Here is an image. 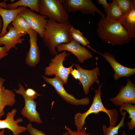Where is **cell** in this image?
I'll return each mask as SVG.
<instances>
[{
    "label": "cell",
    "instance_id": "cell-1",
    "mask_svg": "<svg viewBox=\"0 0 135 135\" xmlns=\"http://www.w3.org/2000/svg\"><path fill=\"white\" fill-rule=\"evenodd\" d=\"M72 26L70 21L59 23L54 20L48 19L43 37V42L49 50L51 54L55 56L58 52L55 48L61 44H68L72 40L70 34Z\"/></svg>",
    "mask_w": 135,
    "mask_h": 135
},
{
    "label": "cell",
    "instance_id": "cell-2",
    "mask_svg": "<svg viewBox=\"0 0 135 135\" xmlns=\"http://www.w3.org/2000/svg\"><path fill=\"white\" fill-rule=\"evenodd\" d=\"M106 17H102L98 24L97 32L101 39L113 46L122 45L132 41L120 23L109 21Z\"/></svg>",
    "mask_w": 135,
    "mask_h": 135
},
{
    "label": "cell",
    "instance_id": "cell-3",
    "mask_svg": "<svg viewBox=\"0 0 135 135\" xmlns=\"http://www.w3.org/2000/svg\"><path fill=\"white\" fill-rule=\"evenodd\" d=\"M102 84V83L101 85H99L98 89L94 90L93 88L95 94L92 104L87 110L83 113L78 112L74 115V123L76 127L77 130H80L83 129L86 122V119L89 115L92 113L96 114L101 112L105 113L108 116L109 126L116 125L119 116L118 112L115 108L108 110L103 105L101 98L102 92L101 88Z\"/></svg>",
    "mask_w": 135,
    "mask_h": 135
},
{
    "label": "cell",
    "instance_id": "cell-4",
    "mask_svg": "<svg viewBox=\"0 0 135 135\" xmlns=\"http://www.w3.org/2000/svg\"><path fill=\"white\" fill-rule=\"evenodd\" d=\"M39 13L60 24L68 21L69 16L64 10L62 0H39Z\"/></svg>",
    "mask_w": 135,
    "mask_h": 135
},
{
    "label": "cell",
    "instance_id": "cell-5",
    "mask_svg": "<svg viewBox=\"0 0 135 135\" xmlns=\"http://www.w3.org/2000/svg\"><path fill=\"white\" fill-rule=\"evenodd\" d=\"M70 54L64 51L58 54L52 58L48 66L44 69L45 76H52L54 75L61 79L64 84H67L69 74L73 69L74 64H72L68 68L64 66V62L66 58Z\"/></svg>",
    "mask_w": 135,
    "mask_h": 135
},
{
    "label": "cell",
    "instance_id": "cell-6",
    "mask_svg": "<svg viewBox=\"0 0 135 135\" xmlns=\"http://www.w3.org/2000/svg\"><path fill=\"white\" fill-rule=\"evenodd\" d=\"M62 2L63 8L68 13L79 11L84 14L94 16L96 12L102 17L106 16L91 0H62Z\"/></svg>",
    "mask_w": 135,
    "mask_h": 135
},
{
    "label": "cell",
    "instance_id": "cell-7",
    "mask_svg": "<svg viewBox=\"0 0 135 135\" xmlns=\"http://www.w3.org/2000/svg\"><path fill=\"white\" fill-rule=\"evenodd\" d=\"M42 76L47 83L54 87L57 93L66 102L76 106H86L89 104L90 100L88 97L77 99L74 96L68 93L64 88L63 81L58 77L55 76L51 78L44 75Z\"/></svg>",
    "mask_w": 135,
    "mask_h": 135
},
{
    "label": "cell",
    "instance_id": "cell-8",
    "mask_svg": "<svg viewBox=\"0 0 135 135\" xmlns=\"http://www.w3.org/2000/svg\"><path fill=\"white\" fill-rule=\"evenodd\" d=\"M18 86V90L14 89V90L16 93L22 95L24 100L25 105L20 111L21 114L30 122L42 123V122L40 118V114L36 109L37 102L26 96L24 93L25 89L19 82Z\"/></svg>",
    "mask_w": 135,
    "mask_h": 135
},
{
    "label": "cell",
    "instance_id": "cell-9",
    "mask_svg": "<svg viewBox=\"0 0 135 135\" xmlns=\"http://www.w3.org/2000/svg\"><path fill=\"white\" fill-rule=\"evenodd\" d=\"M18 14L26 21L31 28L36 31L43 38L47 23V17L37 14L27 8L20 12Z\"/></svg>",
    "mask_w": 135,
    "mask_h": 135
},
{
    "label": "cell",
    "instance_id": "cell-10",
    "mask_svg": "<svg viewBox=\"0 0 135 135\" xmlns=\"http://www.w3.org/2000/svg\"><path fill=\"white\" fill-rule=\"evenodd\" d=\"M115 106H121L124 103L135 104V85L128 78L125 86L120 88L116 96L110 99Z\"/></svg>",
    "mask_w": 135,
    "mask_h": 135
},
{
    "label": "cell",
    "instance_id": "cell-11",
    "mask_svg": "<svg viewBox=\"0 0 135 135\" xmlns=\"http://www.w3.org/2000/svg\"><path fill=\"white\" fill-rule=\"evenodd\" d=\"M76 69L80 73V83L82 84L83 91L86 95L89 92L90 89L95 82L98 85L100 84V81L98 77L100 76V73L99 68L96 66L94 68L91 70H87L83 68L78 64H75Z\"/></svg>",
    "mask_w": 135,
    "mask_h": 135
},
{
    "label": "cell",
    "instance_id": "cell-12",
    "mask_svg": "<svg viewBox=\"0 0 135 135\" xmlns=\"http://www.w3.org/2000/svg\"><path fill=\"white\" fill-rule=\"evenodd\" d=\"M56 48L58 52L64 51L71 52L76 57L78 62L82 63L93 57L92 55L88 50L73 39L70 43L61 44Z\"/></svg>",
    "mask_w": 135,
    "mask_h": 135
},
{
    "label": "cell",
    "instance_id": "cell-13",
    "mask_svg": "<svg viewBox=\"0 0 135 135\" xmlns=\"http://www.w3.org/2000/svg\"><path fill=\"white\" fill-rule=\"evenodd\" d=\"M28 33L29 36L30 48L25 59L26 64L32 67H35L40 62V52L37 44L38 33L32 28Z\"/></svg>",
    "mask_w": 135,
    "mask_h": 135
},
{
    "label": "cell",
    "instance_id": "cell-14",
    "mask_svg": "<svg viewBox=\"0 0 135 135\" xmlns=\"http://www.w3.org/2000/svg\"><path fill=\"white\" fill-rule=\"evenodd\" d=\"M110 64L114 72L113 78L117 80L123 77H129L135 74V68L128 67L122 65L116 60L114 56L107 52L104 54L98 52Z\"/></svg>",
    "mask_w": 135,
    "mask_h": 135
},
{
    "label": "cell",
    "instance_id": "cell-15",
    "mask_svg": "<svg viewBox=\"0 0 135 135\" xmlns=\"http://www.w3.org/2000/svg\"><path fill=\"white\" fill-rule=\"evenodd\" d=\"M8 31L7 33L0 38V46L4 45L5 49L7 52L12 48L17 49L16 45L18 44H22L25 39L21 37L27 34L18 32L12 24L8 26Z\"/></svg>",
    "mask_w": 135,
    "mask_h": 135
},
{
    "label": "cell",
    "instance_id": "cell-16",
    "mask_svg": "<svg viewBox=\"0 0 135 135\" xmlns=\"http://www.w3.org/2000/svg\"><path fill=\"white\" fill-rule=\"evenodd\" d=\"M17 112L16 109L13 108L6 114L5 119L3 120H0V129L8 128L12 131L13 135H19L26 131V127L18 124V123L23 121V119L21 118L16 120L14 119Z\"/></svg>",
    "mask_w": 135,
    "mask_h": 135
},
{
    "label": "cell",
    "instance_id": "cell-17",
    "mask_svg": "<svg viewBox=\"0 0 135 135\" xmlns=\"http://www.w3.org/2000/svg\"><path fill=\"white\" fill-rule=\"evenodd\" d=\"M26 8L25 7L20 6L16 9L8 10L0 6V16L3 23L2 28L0 33V38L7 33V29L9 24L13 22L20 12Z\"/></svg>",
    "mask_w": 135,
    "mask_h": 135
},
{
    "label": "cell",
    "instance_id": "cell-18",
    "mask_svg": "<svg viewBox=\"0 0 135 135\" xmlns=\"http://www.w3.org/2000/svg\"><path fill=\"white\" fill-rule=\"evenodd\" d=\"M120 23L131 38H135V0H132L131 8L125 14Z\"/></svg>",
    "mask_w": 135,
    "mask_h": 135
},
{
    "label": "cell",
    "instance_id": "cell-19",
    "mask_svg": "<svg viewBox=\"0 0 135 135\" xmlns=\"http://www.w3.org/2000/svg\"><path fill=\"white\" fill-rule=\"evenodd\" d=\"M16 95L12 90L6 88L4 86L1 87L0 91V120L5 114V106H12L16 102Z\"/></svg>",
    "mask_w": 135,
    "mask_h": 135
},
{
    "label": "cell",
    "instance_id": "cell-20",
    "mask_svg": "<svg viewBox=\"0 0 135 135\" xmlns=\"http://www.w3.org/2000/svg\"><path fill=\"white\" fill-rule=\"evenodd\" d=\"M106 13V17L108 20L119 23L125 14L114 0L109 3V6Z\"/></svg>",
    "mask_w": 135,
    "mask_h": 135
},
{
    "label": "cell",
    "instance_id": "cell-21",
    "mask_svg": "<svg viewBox=\"0 0 135 135\" xmlns=\"http://www.w3.org/2000/svg\"><path fill=\"white\" fill-rule=\"evenodd\" d=\"M39 1V0H20L7 4V8L8 10H13L17 8L18 6H23L28 7L31 11L38 12Z\"/></svg>",
    "mask_w": 135,
    "mask_h": 135
},
{
    "label": "cell",
    "instance_id": "cell-22",
    "mask_svg": "<svg viewBox=\"0 0 135 135\" xmlns=\"http://www.w3.org/2000/svg\"><path fill=\"white\" fill-rule=\"evenodd\" d=\"M70 32L73 39L77 41L83 46H86L94 52H98L89 45V41L84 36L83 33L78 29H76L72 25L70 28Z\"/></svg>",
    "mask_w": 135,
    "mask_h": 135
},
{
    "label": "cell",
    "instance_id": "cell-23",
    "mask_svg": "<svg viewBox=\"0 0 135 135\" xmlns=\"http://www.w3.org/2000/svg\"><path fill=\"white\" fill-rule=\"evenodd\" d=\"M120 114L122 116L121 119L116 126H109L108 127L105 125H103L102 128L103 132V134L104 135H116L118 134L119 129L122 127H124L125 119L127 112L125 111H120Z\"/></svg>",
    "mask_w": 135,
    "mask_h": 135
},
{
    "label": "cell",
    "instance_id": "cell-24",
    "mask_svg": "<svg viewBox=\"0 0 135 135\" xmlns=\"http://www.w3.org/2000/svg\"><path fill=\"white\" fill-rule=\"evenodd\" d=\"M125 110L129 114L130 121L127 122L129 129L132 130L135 128V106L130 103H124L120 107L119 112Z\"/></svg>",
    "mask_w": 135,
    "mask_h": 135
},
{
    "label": "cell",
    "instance_id": "cell-25",
    "mask_svg": "<svg viewBox=\"0 0 135 135\" xmlns=\"http://www.w3.org/2000/svg\"><path fill=\"white\" fill-rule=\"evenodd\" d=\"M12 25L18 32L27 33L31 28L26 21L18 14L12 22Z\"/></svg>",
    "mask_w": 135,
    "mask_h": 135
},
{
    "label": "cell",
    "instance_id": "cell-26",
    "mask_svg": "<svg viewBox=\"0 0 135 135\" xmlns=\"http://www.w3.org/2000/svg\"><path fill=\"white\" fill-rule=\"evenodd\" d=\"M118 6L124 14L127 13L131 8L132 0H114Z\"/></svg>",
    "mask_w": 135,
    "mask_h": 135
},
{
    "label": "cell",
    "instance_id": "cell-27",
    "mask_svg": "<svg viewBox=\"0 0 135 135\" xmlns=\"http://www.w3.org/2000/svg\"><path fill=\"white\" fill-rule=\"evenodd\" d=\"M65 129L68 133L69 135H90V134L86 132L87 128L86 127H83L80 130L74 131L72 130L66 126H65Z\"/></svg>",
    "mask_w": 135,
    "mask_h": 135
},
{
    "label": "cell",
    "instance_id": "cell-28",
    "mask_svg": "<svg viewBox=\"0 0 135 135\" xmlns=\"http://www.w3.org/2000/svg\"><path fill=\"white\" fill-rule=\"evenodd\" d=\"M26 128L30 135H46L42 131L33 127L31 123L28 124Z\"/></svg>",
    "mask_w": 135,
    "mask_h": 135
},
{
    "label": "cell",
    "instance_id": "cell-29",
    "mask_svg": "<svg viewBox=\"0 0 135 135\" xmlns=\"http://www.w3.org/2000/svg\"><path fill=\"white\" fill-rule=\"evenodd\" d=\"M24 93L27 97L33 100L36 99L39 95L36 91L30 88L25 90Z\"/></svg>",
    "mask_w": 135,
    "mask_h": 135
},
{
    "label": "cell",
    "instance_id": "cell-30",
    "mask_svg": "<svg viewBox=\"0 0 135 135\" xmlns=\"http://www.w3.org/2000/svg\"><path fill=\"white\" fill-rule=\"evenodd\" d=\"M70 74L76 80H78L79 81L80 80V76L79 71L77 69H73L71 72Z\"/></svg>",
    "mask_w": 135,
    "mask_h": 135
},
{
    "label": "cell",
    "instance_id": "cell-31",
    "mask_svg": "<svg viewBox=\"0 0 135 135\" xmlns=\"http://www.w3.org/2000/svg\"><path fill=\"white\" fill-rule=\"evenodd\" d=\"M97 2L99 4L102 5L106 13L109 6V3L106 0H98Z\"/></svg>",
    "mask_w": 135,
    "mask_h": 135
},
{
    "label": "cell",
    "instance_id": "cell-32",
    "mask_svg": "<svg viewBox=\"0 0 135 135\" xmlns=\"http://www.w3.org/2000/svg\"><path fill=\"white\" fill-rule=\"evenodd\" d=\"M8 55L7 52L6 50L4 47L0 46V60L7 56Z\"/></svg>",
    "mask_w": 135,
    "mask_h": 135
},
{
    "label": "cell",
    "instance_id": "cell-33",
    "mask_svg": "<svg viewBox=\"0 0 135 135\" xmlns=\"http://www.w3.org/2000/svg\"><path fill=\"white\" fill-rule=\"evenodd\" d=\"M7 4L6 2H0V6L5 9H7Z\"/></svg>",
    "mask_w": 135,
    "mask_h": 135
},
{
    "label": "cell",
    "instance_id": "cell-34",
    "mask_svg": "<svg viewBox=\"0 0 135 135\" xmlns=\"http://www.w3.org/2000/svg\"><path fill=\"white\" fill-rule=\"evenodd\" d=\"M3 23L2 19L0 16V33L2 31V28Z\"/></svg>",
    "mask_w": 135,
    "mask_h": 135
},
{
    "label": "cell",
    "instance_id": "cell-35",
    "mask_svg": "<svg viewBox=\"0 0 135 135\" xmlns=\"http://www.w3.org/2000/svg\"><path fill=\"white\" fill-rule=\"evenodd\" d=\"M5 79L2 78L0 77V86L1 87L2 86H3V84L5 81Z\"/></svg>",
    "mask_w": 135,
    "mask_h": 135
},
{
    "label": "cell",
    "instance_id": "cell-36",
    "mask_svg": "<svg viewBox=\"0 0 135 135\" xmlns=\"http://www.w3.org/2000/svg\"><path fill=\"white\" fill-rule=\"evenodd\" d=\"M4 130L3 129L0 132V135H4Z\"/></svg>",
    "mask_w": 135,
    "mask_h": 135
},
{
    "label": "cell",
    "instance_id": "cell-37",
    "mask_svg": "<svg viewBox=\"0 0 135 135\" xmlns=\"http://www.w3.org/2000/svg\"><path fill=\"white\" fill-rule=\"evenodd\" d=\"M121 135H128L126 133H125V131L124 130L122 132Z\"/></svg>",
    "mask_w": 135,
    "mask_h": 135
},
{
    "label": "cell",
    "instance_id": "cell-38",
    "mask_svg": "<svg viewBox=\"0 0 135 135\" xmlns=\"http://www.w3.org/2000/svg\"><path fill=\"white\" fill-rule=\"evenodd\" d=\"M62 135H69L68 133L67 132L63 133Z\"/></svg>",
    "mask_w": 135,
    "mask_h": 135
},
{
    "label": "cell",
    "instance_id": "cell-39",
    "mask_svg": "<svg viewBox=\"0 0 135 135\" xmlns=\"http://www.w3.org/2000/svg\"><path fill=\"white\" fill-rule=\"evenodd\" d=\"M10 1L12 3H13V2H14V1H15V0H10Z\"/></svg>",
    "mask_w": 135,
    "mask_h": 135
},
{
    "label": "cell",
    "instance_id": "cell-40",
    "mask_svg": "<svg viewBox=\"0 0 135 135\" xmlns=\"http://www.w3.org/2000/svg\"><path fill=\"white\" fill-rule=\"evenodd\" d=\"M0 88H1V87L0 86Z\"/></svg>",
    "mask_w": 135,
    "mask_h": 135
}]
</instances>
